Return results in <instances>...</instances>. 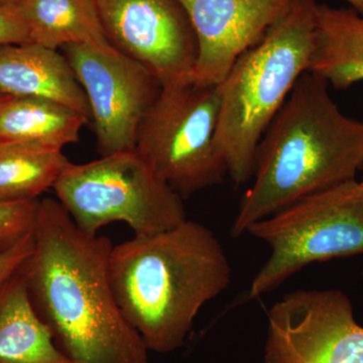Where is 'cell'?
<instances>
[{
	"label": "cell",
	"instance_id": "3",
	"mask_svg": "<svg viewBox=\"0 0 363 363\" xmlns=\"http://www.w3.org/2000/svg\"><path fill=\"white\" fill-rule=\"evenodd\" d=\"M362 164L363 123L344 116L326 81L305 72L260 140L231 234L238 238L303 198L354 180Z\"/></svg>",
	"mask_w": 363,
	"mask_h": 363
},
{
	"label": "cell",
	"instance_id": "5",
	"mask_svg": "<svg viewBox=\"0 0 363 363\" xmlns=\"http://www.w3.org/2000/svg\"><path fill=\"white\" fill-rule=\"evenodd\" d=\"M52 189L89 235L117 221L128 224L135 235H149L187 220L181 196L135 150L86 164L69 162Z\"/></svg>",
	"mask_w": 363,
	"mask_h": 363
},
{
	"label": "cell",
	"instance_id": "6",
	"mask_svg": "<svg viewBox=\"0 0 363 363\" xmlns=\"http://www.w3.org/2000/svg\"><path fill=\"white\" fill-rule=\"evenodd\" d=\"M247 233L264 241L271 255L252 279L259 298L313 262L363 255V194L350 180L303 198L255 222Z\"/></svg>",
	"mask_w": 363,
	"mask_h": 363
},
{
	"label": "cell",
	"instance_id": "14",
	"mask_svg": "<svg viewBox=\"0 0 363 363\" xmlns=\"http://www.w3.org/2000/svg\"><path fill=\"white\" fill-rule=\"evenodd\" d=\"M310 72L336 89L363 80V16L318 4L316 45Z\"/></svg>",
	"mask_w": 363,
	"mask_h": 363
},
{
	"label": "cell",
	"instance_id": "22",
	"mask_svg": "<svg viewBox=\"0 0 363 363\" xmlns=\"http://www.w3.org/2000/svg\"><path fill=\"white\" fill-rule=\"evenodd\" d=\"M23 0H0V6H13L20 4Z\"/></svg>",
	"mask_w": 363,
	"mask_h": 363
},
{
	"label": "cell",
	"instance_id": "16",
	"mask_svg": "<svg viewBox=\"0 0 363 363\" xmlns=\"http://www.w3.org/2000/svg\"><path fill=\"white\" fill-rule=\"evenodd\" d=\"M18 6L33 44L52 50L68 45L113 49L95 0H23Z\"/></svg>",
	"mask_w": 363,
	"mask_h": 363
},
{
	"label": "cell",
	"instance_id": "17",
	"mask_svg": "<svg viewBox=\"0 0 363 363\" xmlns=\"http://www.w3.org/2000/svg\"><path fill=\"white\" fill-rule=\"evenodd\" d=\"M69 162L60 147L0 142V202L39 200L54 188Z\"/></svg>",
	"mask_w": 363,
	"mask_h": 363
},
{
	"label": "cell",
	"instance_id": "10",
	"mask_svg": "<svg viewBox=\"0 0 363 363\" xmlns=\"http://www.w3.org/2000/svg\"><path fill=\"white\" fill-rule=\"evenodd\" d=\"M112 47L149 69L162 88L192 83L198 43L179 0H95Z\"/></svg>",
	"mask_w": 363,
	"mask_h": 363
},
{
	"label": "cell",
	"instance_id": "23",
	"mask_svg": "<svg viewBox=\"0 0 363 363\" xmlns=\"http://www.w3.org/2000/svg\"><path fill=\"white\" fill-rule=\"evenodd\" d=\"M360 188H362V194H363V179L362 182H359Z\"/></svg>",
	"mask_w": 363,
	"mask_h": 363
},
{
	"label": "cell",
	"instance_id": "21",
	"mask_svg": "<svg viewBox=\"0 0 363 363\" xmlns=\"http://www.w3.org/2000/svg\"><path fill=\"white\" fill-rule=\"evenodd\" d=\"M357 13L363 16V0H345Z\"/></svg>",
	"mask_w": 363,
	"mask_h": 363
},
{
	"label": "cell",
	"instance_id": "1",
	"mask_svg": "<svg viewBox=\"0 0 363 363\" xmlns=\"http://www.w3.org/2000/svg\"><path fill=\"white\" fill-rule=\"evenodd\" d=\"M33 238L21 272L62 352L72 363H149L112 290L111 241L83 233L52 198L40 200Z\"/></svg>",
	"mask_w": 363,
	"mask_h": 363
},
{
	"label": "cell",
	"instance_id": "11",
	"mask_svg": "<svg viewBox=\"0 0 363 363\" xmlns=\"http://www.w3.org/2000/svg\"><path fill=\"white\" fill-rule=\"evenodd\" d=\"M198 43L192 82L218 86L234 64L259 44L293 0H179Z\"/></svg>",
	"mask_w": 363,
	"mask_h": 363
},
{
	"label": "cell",
	"instance_id": "12",
	"mask_svg": "<svg viewBox=\"0 0 363 363\" xmlns=\"http://www.w3.org/2000/svg\"><path fill=\"white\" fill-rule=\"evenodd\" d=\"M0 92L51 100L91 121L87 98L68 60L44 45H0Z\"/></svg>",
	"mask_w": 363,
	"mask_h": 363
},
{
	"label": "cell",
	"instance_id": "15",
	"mask_svg": "<svg viewBox=\"0 0 363 363\" xmlns=\"http://www.w3.org/2000/svg\"><path fill=\"white\" fill-rule=\"evenodd\" d=\"M89 119L43 98L0 92V142L40 143L64 149L80 140Z\"/></svg>",
	"mask_w": 363,
	"mask_h": 363
},
{
	"label": "cell",
	"instance_id": "7",
	"mask_svg": "<svg viewBox=\"0 0 363 363\" xmlns=\"http://www.w3.org/2000/svg\"><path fill=\"white\" fill-rule=\"evenodd\" d=\"M218 86L162 88L143 117L135 150L182 198L218 185L227 174L215 143Z\"/></svg>",
	"mask_w": 363,
	"mask_h": 363
},
{
	"label": "cell",
	"instance_id": "19",
	"mask_svg": "<svg viewBox=\"0 0 363 363\" xmlns=\"http://www.w3.org/2000/svg\"><path fill=\"white\" fill-rule=\"evenodd\" d=\"M28 43L30 33L20 6H0V45Z\"/></svg>",
	"mask_w": 363,
	"mask_h": 363
},
{
	"label": "cell",
	"instance_id": "8",
	"mask_svg": "<svg viewBox=\"0 0 363 363\" xmlns=\"http://www.w3.org/2000/svg\"><path fill=\"white\" fill-rule=\"evenodd\" d=\"M264 363H363V327L342 291L296 290L267 312Z\"/></svg>",
	"mask_w": 363,
	"mask_h": 363
},
{
	"label": "cell",
	"instance_id": "2",
	"mask_svg": "<svg viewBox=\"0 0 363 363\" xmlns=\"http://www.w3.org/2000/svg\"><path fill=\"white\" fill-rule=\"evenodd\" d=\"M109 278L147 350L164 354L184 345L203 306L226 290L231 267L213 231L187 219L112 247Z\"/></svg>",
	"mask_w": 363,
	"mask_h": 363
},
{
	"label": "cell",
	"instance_id": "20",
	"mask_svg": "<svg viewBox=\"0 0 363 363\" xmlns=\"http://www.w3.org/2000/svg\"><path fill=\"white\" fill-rule=\"evenodd\" d=\"M35 233V231H33ZM33 233L9 252L0 255V291L21 271L33 250Z\"/></svg>",
	"mask_w": 363,
	"mask_h": 363
},
{
	"label": "cell",
	"instance_id": "9",
	"mask_svg": "<svg viewBox=\"0 0 363 363\" xmlns=\"http://www.w3.org/2000/svg\"><path fill=\"white\" fill-rule=\"evenodd\" d=\"M89 104L100 156L133 150L143 117L161 94L156 76L116 49L63 47Z\"/></svg>",
	"mask_w": 363,
	"mask_h": 363
},
{
	"label": "cell",
	"instance_id": "13",
	"mask_svg": "<svg viewBox=\"0 0 363 363\" xmlns=\"http://www.w3.org/2000/svg\"><path fill=\"white\" fill-rule=\"evenodd\" d=\"M0 363H72L35 310L21 271L0 291Z\"/></svg>",
	"mask_w": 363,
	"mask_h": 363
},
{
	"label": "cell",
	"instance_id": "4",
	"mask_svg": "<svg viewBox=\"0 0 363 363\" xmlns=\"http://www.w3.org/2000/svg\"><path fill=\"white\" fill-rule=\"evenodd\" d=\"M317 9L316 0H293L219 85L215 143L227 174L238 185L252 178L262 136L298 78L310 70L316 45Z\"/></svg>",
	"mask_w": 363,
	"mask_h": 363
},
{
	"label": "cell",
	"instance_id": "24",
	"mask_svg": "<svg viewBox=\"0 0 363 363\" xmlns=\"http://www.w3.org/2000/svg\"><path fill=\"white\" fill-rule=\"evenodd\" d=\"M362 276H363V274H362Z\"/></svg>",
	"mask_w": 363,
	"mask_h": 363
},
{
	"label": "cell",
	"instance_id": "18",
	"mask_svg": "<svg viewBox=\"0 0 363 363\" xmlns=\"http://www.w3.org/2000/svg\"><path fill=\"white\" fill-rule=\"evenodd\" d=\"M40 199L0 202V255L35 231Z\"/></svg>",
	"mask_w": 363,
	"mask_h": 363
}]
</instances>
